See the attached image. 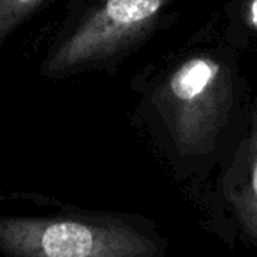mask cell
Wrapping results in <instances>:
<instances>
[{"label": "cell", "instance_id": "4", "mask_svg": "<svg viewBox=\"0 0 257 257\" xmlns=\"http://www.w3.org/2000/svg\"><path fill=\"white\" fill-rule=\"evenodd\" d=\"M201 201L222 239H243L257 248V97L250 99L236 143Z\"/></svg>", "mask_w": 257, "mask_h": 257}, {"label": "cell", "instance_id": "3", "mask_svg": "<svg viewBox=\"0 0 257 257\" xmlns=\"http://www.w3.org/2000/svg\"><path fill=\"white\" fill-rule=\"evenodd\" d=\"M173 0H93L43 64L48 78L104 69L141 44Z\"/></svg>", "mask_w": 257, "mask_h": 257}, {"label": "cell", "instance_id": "5", "mask_svg": "<svg viewBox=\"0 0 257 257\" xmlns=\"http://www.w3.org/2000/svg\"><path fill=\"white\" fill-rule=\"evenodd\" d=\"M224 41L236 51L257 39V0H229L225 6Z\"/></svg>", "mask_w": 257, "mask_h": 257}, {"label": "cell", "instance_id": "2", "mask_svg": "<svg viewBox=\"0 0 257 257\" xmlns=\"http://www.w3.org/2000/svg\"><path fill=\"white\" fill-rule=\"evenodd\" d=\"M8 257H164L166 239L145 218L116 213L0 217Z\"/></svg>", "mask_w": 257, "mask_h": 257}, {"label": "cell", "instance_id": "6", "mask_svg": "<svg viewBox=\"0 0 257 257\" xmlns=\"http://www.w3.org/2000/svg\"><path fill=\"white\" fill-rule=\"evenodd\" d=\"M43 2L44 0H0V44Z\"/></svg>", "mask_w": 257, "mask_h": 257}, {"label": "cell", "instance_id": "1", "mask_svg": "<svg viewBox=\"0 0 257 257\" xmlns=\"http://www.w3.org/2000/svg\"><path fill=\"white\" fill-rule=\"evenodd\" d=\"M136 107L148 138L175 176L210 178L236 143L250 93L238 51L224 39L169 58L136 83Z\"/></svg>", "mask_w": 257, "mask_h": 257}]
</instances>
